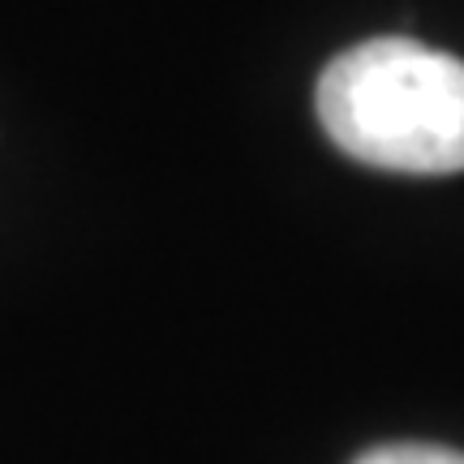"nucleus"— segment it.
<instances>
[{"label":"nucleus","instance_id":"nucleus-2","mask_svg":"<svg viewBox=\"0 0 464 464\" xmlns=\"http://www.w3.org/2000/svg\"><path fill=\"white\" fill-rule=\"evenodd\" d=\"M353 464H464V456L434 443H387V448L362 451Z\"/></svg>","mask_w":464,"mask_h":464},{"label":"nucleus","instance_id":"nucleus-1","mask_svg":"<svg viewBox=\"0 0 464 464\" xmlns=\"http://www.w3.org/2000/svg\"><path fill=\"white\" fill-rule=\"evenodd\" d=\"M318 121L335 147L382 172H464V61L413 39H370L318 78Z\"/></svg>","mask_w":464,"mask_h":464}]
</instances>
